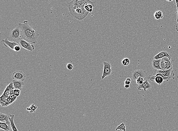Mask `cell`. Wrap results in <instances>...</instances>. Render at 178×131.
Instances as JSON below:
<instances>
[{
    "label": "cell",
    "mask_w": 178,
    "mask_h": 131,
    "mask_svg": "<svg viewBox=\"0 0 178 131\" xmlns=\"http://www.w3.org/2000/svg\"><path fill=\"white\" fill-rule=\"evenodd\" d=\"M173 1V0H172V1H167V2H172V1Z\"/></svg>",
    "instance_id": "cell-39"
},
{
    "label": "cell",
    "mask_w": 178,
    "mask_h": 131,
    "mask_svg": "<svg viewBox=\"0 0 178 131\" xmlns=\"http://www.w3.org/2000/svg\"><path fill=\"white\" fill-rule=\"evenodd\" d=\"M7 101H8V103H9L11 104H12L14 102V100L10 97L8 98V99H7Z\"/></svg>",
    "instance_id": "cell-32"
},
{
    "label": "cell",
    "mask_w": 178,
    "mask_h": 131,
    "mask_svg": "<svg viewBox=\"0 0 178 131\" xmlns=\"http://www.w3.org/2000/svg\"><path fill=\"white\" fill-rule=\"evenodd\" d=\"M158 73H160L164 77H169L170 79L174 78L175 74L174 71L173 70V68L166 70H158L155 69L153 75L155 76L156 74H158Z\"/></svg>",
    "instance_id": "cell-6"
},
{
    "label": "cell",
    "mask_w": 178,
    "mask_h": 131,
    "mask_svg": "<svg viewBox=\"0 0 178 131\" xmlns=\"http://www.w3.org/2000/svg\"><path fill=\"white\" fill-rule=\"evenodd\" d=\"M20 92H21V90H18V89H14V95L17 96V97H18L20 95Z\"/></svg>",
    "instance_id": "cell-28"
},
{
    "label": "cell",
    "mask_w": 178,
    "mask_h": 131,
    "mask_svg": "<svg viewBox=\"0 0 178 131\" xmlns=\"http://www.w3.org/2000/svg\"><path fill=\"white\" fill-rule=\"evenodd\" d=\"M10 131H13V130H12V129H11V130H10Z\"/></svg>",
    "instance_id": "cell-40"
},
{
    "label": "cell",
    "mask_w": 178,
    "mask_h": 131,
    "mask_svg": "<svg viewBox=\"0 0 178 131\" xmlns=\"http://www.w3.org/2000/svg\"><path fill=\"white\" fill-rule=\"evenodd\" d=\"M9 97V96H4L3 95L1 96L0 98V103L3 107H7L11 105L7 101V99Z\"/></svg>",
    "instance_id": "cell-16"
},
{
    "label": "cell",
    "mask_w": 178,
    "mask_h": 131,
    "mask_svg": "<svg viewBox=\"0 0 178 131\" xmlns=\"http://www.w3.org/2000/svg\"><path fill=\"white\" fill-rule=\"evenodd\" d=\"M88 4H92L94 7L97 6L95 1L92 2L89 0H73L69 2L68 5L78 6L84 7Z\"/></svg>",
    "instance_id": "cell-5"
},
{
    "label": "cell",
    "mask_w": 178,
    "mask_h": 131,
    "mask_svg": "<svg viewBox=\"0 0 178 131\" xmlns=\"http://www.w3.org/2000/svg\"><path fill=\"white\" fill-rule=\"evenodd\" d=\"M147 73L145 71L143 70H136L133 73L132 78L133 80L136 81L137 78L139 77H143L145 78L147 75Z\"/></svg>",
    "instance_id": "cell-10"
},
{
    "label": "cell",
    "mask_w": 178,
    "mask_h": 131,
    "mask_svg": "<svg viewBox=\"0 0 178 131\" xmlns=\"http://www.w3.org/2000/svg\"><path fill=\"white\" fill-rule=\"evenodd\" d=\"M116 130H122L123 131H126V126H125V124L124 123H121L119 126L117 127Z\"/></svg>",
    "instance_id": "cell-23"
},
{
    "label": "cell",
    "mask_w": 178,
    "mask_h": 131,
    "mask_svg": "<svg viewBox=\"0 0 178 131\" xmlns=\"http://www.w3.org/2000/svg\"><path fill=\"white\" fill-rule=\"evenodd\" d=\"M21 50V47H20V45H17L15 47H14V51L15 52H18Z\"/></svg>",
    "instance_id": "cell-29"
},
{
    "label": "cell",
    "mask_w": 178,
    "mask_h": 131,
    "mask_svg": "<svg viewBox=\"0 0 178 131\" xmlns=\"http://www.w3.org/2000/svg\"><path fill=\"white\" fill-rule=\"evenodd\" d=\"M154 16L156 20L162 19L163 18V13L160 11H156L154 14Z\"/></svg>",
    "instance_id": "cell-21"
},
{
    "label": "cell",
    "mask_w": 178,
    "mask_h": 131,
    "mask_svg": "<svg viewBox=\"0 0 178 131\" xmlns=\"http://www.w3.org/2000/svg\"><path fill=\"white\" fill-rule=\"evenodd\" d=\"M0 131H6L2 129H0Z\"/></svg>",
    "instance_id": "cell-38"
},
{
    "label": "cell",
    "mask_w": 178,
    "mask_h": 131,
    "mask_svg": "<svg viewBox=\"0 0 178 131\" xmlns=\"http://www.w3.org/2000/svg\"><path fill=\"white\" fill-rule=\"evenodd\" d=\"M70 16L72 18L81 21L87 16L89 13L86 11L84 7L78 6L68 5Z\"/></svg>",
    "instance_id": "cell-2"
},
{
    "label": "cell",
    "mask_w": 178,
    "mask_h": 131,
    "mask_svg": "<svg viewBox=\"0 0 178 131\" xmlns=\"http://www.w3.org/2000/svg\"><path fill=\"white\" fill-rule=\"evenodd\" d=\"M162 59L164 60L165 64L166 70L173 68V62H172L171 60L166 57H164Z\"/></svg>",
    "instance_id": "cell-17"
},
{
    "label": "cell",
    "mask_w": 178,
    "mask_h": 131,
    "mask_svg": "<svg viewBox=\"0 0 178 131\" xmlns=\"http://www.w3.org/2000/svg\"><path fill=\"white\" fill-rule=\"evenodd\" d=\"M152 88V86L150 83H149L148 80H147L144 81L142 84L138 86L137 87V90H141L142 89L144 90V92H146V90H149Z\"/></svg>",
    "instance_id": "cell-13"
},
{
    "label": "cell",
    "mask_w": 178,
    "mask_h": 131,
    "mask_svg": "<svg viewBox=\"0 0 178 131\" xmlns=\"http://www.w3.org/2000/svg\"><path fill=\"white\" fill-rule=\"evenodd\" d=\"M18 44L21 45L23 48L28 50L30 51H32L34 50V45L29 42H28L26 41L25 40L21 38L18 42Z\"/></svg>",
    "instance_id": "cell-8"
},
{
    "label": "cell",
    "mask_w": 178,
    "mask_h": 131,
    "mask_svg": "<svg viewBox=\"0 0 178 131\" xmlns=\"http://www.w3.org/2000/svg\"><path fill=\"white\" fill-rule=\"evenodd\" d=\"M6 122V123L10 127L11 126V121L9 119V116L8 115L5 114L1 112L0 113V122Z\"/></svg>",
    "instance_id": "cell-15"
},
{
    "label": "cell",
    "mask_w": 178,
    "mask_h": 131,
    "mask_svg": "<svg viewBox=\"0 0 178 131\" xmlns=\"http://www.w3.org/2000/svg\"><path fill=\"white\" fill-rule=\"evenodd\" d=\"M121 63L124 66H128L130 64V60L128 58H124L122 60Z\"/></svg>",
    "instance_id": "cell-25"
},
{
    "label": "cell",
    "mask_w": 178,
    "mask_h": 131,
    "mask_svg": "<svg viewBox=\"0 0 178 131\" xmlns=\"http://www.w3.org/2000/svg\"><path fill=\"white\" fill-rule=\"evenodd\" d=\"M176 31H177V32H178V22L177 23V24H176Z\"/></svg>",
    "instance_id": "cell-36"
},
{
    "label": "cell",
    "mask_w": 178,
    "mask_h": 131,
    "mask_svg": "<svg viewBox=\"0 0 178 131\" xmlns=\"http://www.w3.org/2000/svg\"><path fill=\"white\" fill-rule=\"evenodd\" d=\"M176 7H177V20H176V21H177V22H178V0H176Z\"/></svg>",
    "instance_id": "cell-33"
},
{
    "label": "cell",
    "mask_w": 178,
    "mask_h": 131,
    "mask_svg": "<svg viewBox=\"0 0 178 131\" xmlns=\"http://www.w3.org/2000/svg\"><path fill=\"white\" fill-rule=\"evenodd\" d=\"M165 57H167L170 60H171V54L167 51H162L158 54L157 55L155 56L154 59V60H161Z\"/></svg>",
    "instance_id": "cell-11"
},
{
    "label": "cell",
    "mask_w": 178,
    "mask_h": 131,
    "mask_svg": "<svg viewBox=\"0 0 178 131\" xmlns=\"http://www.w3.org/2000/svg\"><path fill=\"white\" fill-rule=\"evenodd\" d=\"M11 91L12 90H11V89L7 86L5 90L4 91V93L2 95H3L4 96H9L10 95H11Z\"/></svg>",
    "instance_id": "cell-24"
},
{
    "label": "cell",
    "mask_w": 178,
    "mask_h": 131,
    "mask_svg": "<svg viewBox=\"0 0 178 131\" xmlns=\"http://www.w3.org/2000/svg\"><path fill=\"white\" fill-rule=\"evenodd\" d=\"M130 87V85L125 84V85H124V87H125V89H129Z\"/></svg>",
    "instance_id": "cell-34"
},
{
    "label": "cell",
    "mask_w": 178,
    "mask_h": 131,
    "mask_svg": "<svg viewBox=\"0 0 178 131\" xmlns=\"http://www.w3.org/2000/svg\"><path fill=\"white\" fill-rule=\"evenodd\" d=\"M136 82H137V84L139 85V86L140 85L144 83V78L141 77H139V78L137 79Z\"/></svg>",
    "instance_id": "cell-26"
},
{
    "label": "cell",
    "mask_w": 178,
    "mask_h": 131,
    "mask_svg": "<svg viewBox=\"0 0 178 131\" xmlns=\"http://www.w3.org/2000/svg\"><path fill=\"white\" fill-rule=\"evenodd\" d=\"M94 7L93 5L92 4H88V5L85 6L84 8L88 12L92 13L93 11V8Z\"/></svg>",
    "instance_id": "cell-22"
},
{
    "label": "cell",
    "mask_w": 178,
    "mask_h": 131,
    "mask_svg": "<svg viewBox=\"0 0 178 131\" xmlns=\"http://www.w3.org/2000/svg\"><path fill=\"white\" fill-rule=\"evenodd\" d=\"M126 80H127V81H128L130 82H131V79H130V78H127L126 79Z\"/></svg>",
    "instance_id": "cell-37"
},
{
    "label": "cell",
    "mask_w": 178,
    "mask_h": 131,
    "mask_svg": "<svg viewBox=\"0 0 178 131\" xmlns=\"http://www.w3.org/2000/svg\"><path fill=\"white\" fill-rule=\"evenodd\" d=\"M18 26L21 29L22 38L32 44H37L39 34L29 25L28 21L20 23Z\"/></svg>",
    "instance_id": "cell-1"
},
{
    "label": "cell",
    "mask_w": 178,
    "mask_h": 131,
    "mask_svg": "<svg viewBox=\"0 0 178 131\" xmlns=\"http://www.w3.org/2000/svg\"><path fill=\"white\" fill-rule=\"evenodd\" d=\"M148 79L151 81L157 83L159 85H160L163 83L164 80L169 81L170 80V79L169 77H164L160 73H158L155 76H153V75H149L148 77Z\"/></svg>",
    "instance_id": "cell-3"
},
{
    "label": "cell",
    "mask_w": 178,
    "mask_h": 131,
    "mask_svg": "<svg viewBox=\"0 0 178 131\" xmlns=\"http://www.w3.org/2000/svg\"><path fill=\"white\" fill-rule=\"evenodd\" d=\"M131 83V82L127 81V80H125V84L130 85Z\"/></svg>",
    "instance_id": "cell-35"
},
{
    "label": "cell",
    "mask_w": 178,
    "mask_h": 131,
    "mask_svg": "<svg viewBox=\"0 0 178 131\" xmlns=\"http://www.w3.org/2000/svg\"><path fill=\"white\" fill-rule=\"evenodd\" d=\"M161 60H153L152 61V66L153 68H154L156 70H160L161 69L160 67V62L161 61Z\"/></svg>",
    "instance_id": "cell-18"
},
{
    "label": "cell",
    "mask_w": 178,
    "mask_h": 131,
    "mask_svg": "<svg viewBox=\"0 0 178 131\" xmlns=\"http://www.w3.org/2000/svg\"><path fill=\"white\" fill-rule=\"evenodd\" d=\"M0 128L6 131H10L11 129L10 127L5 122H0Z\"/></svg>",
    "instance_id": "cell-20"
},
{
    "label": "cell",
    "mask_w": 178,
    "mask_h": 131,
    "mask_svg": "<svg viewBox=\"0 0 178 131\" xmlns=\"http://www.w3.org/2000/svg\"><path fill=\"white\" fill-rule=\"evenodd\" d=\"M3 44L4 45L5 47H9L11 49L14 50V47L16 46L20 45V44H18V43L14 42H11L8 41L7 39H5L3 40L2 41Z\"/></svg>",
    "instance_id": "cell-12"
},
{
    "label": "cell",
    "mask_w": 178,
    "mask_h": 131,
    "mask_svg": "<svg viewBox=\"0 0 178 131\" xmlns=\"http://www.w3.org/2000/svg\"><path fill=\"white\" fill-rule=\"evenodd\" d=\"M103 65L104 68L103 73L102 76V80H103L107 76H111L112 71V69L110 63L105 61L103 62Z\"/></svg>",
    "instance_id": "cell-7"
},
{
    "label": "cell",
    "mask_w": 178,
    "mask_h": 131,
    "mask_svg": "<svg viewBox=\"0 0 178 131\" xmlns=\"http://www.w3.org/2000/svg\"><path fill=\"white\" fill-rule=\"evenodd\" d=\"M9 116V119L11 123V129H12L13 131H18V129H17L16 127L15 124H14V115L10 114L8 115Z\"/></svg>",
    "instance_id": "cell-19"
},
{
    "label": "cell",
    "mask_w": 178,
    "mask_h": 131,
    "mask_svg": "<svg viewBox=\"0 0 178 131\" xmlns=\"http://www.w3.org/2000/svg\"><path fill=\"white\" fill-rule=\"evenodd\" d=\"M66 67H67V68L68 69V70H71L73 69V65L71 63H69L67 64V65L66 66Z\"/></svg>",
    "instance_id": "cell-30"
},
{
    "label": "cell",
    "mask_w": 178,
    "mask_h": 131,
    "mask_svg": "<svg viewBox=\"0 0 178 131\" xmlns=\"http://www.w3.org/2000/svg\"><path fill=\"white\" fill-rule=\"evenodd\" d=\"M12 83L14 84V89H18L21 91L22 90L23 86L24 85V82L13 80Z\"/></svg>",
    "instance_id": "cell-14"
},
{
    "label": "cell",
    "mask_w": 178,
    "mask_h": 131,
    "mask_svg": "<svg viewBox=\"0 0 178 131\" xmlns=\"http://www.w3.org/2000/svg\"><path fill=\"white\" fill-rule=\"evenodd\" d=\"M160 67L162 70H166V66L164 62L162 59L161 60V61L160 62Z\"/></svg>",
    "instance_id": "cell-27"
},
{
    "label": "cell",
    "mask_w": 178,
    "mask_h": 131,
    "mask_svg": "<svg viewBox=\"0 0 178 131\" xmlns=\"http://www.w3.org/2000/svg\"><path fill=\"white\" fill-rule=\"evenodd\" d=\"M9 97L11 98L14 102L16 100L17 98V96H15V95H11L9 96Z\"/></svg>",
    "instance_id": "cell-31"
},
{
    "label": "cell",
    "mask_w": 178,
    "mask_h": 131,
    "mask_svg": "<svg viewBox=\"0 0 178 131\" xmlns=\"http://www.w3.org/2000/svg\"><path fill=\"white\" fill-rule=\"evenodd\" d=\"M10 37L14 42L18 43L19 41L22 38L21 29L18 26L11 30Z\"/></svg>",
    "instance_id": "cell-4"
},
{
    "label": "cell",
    "mask_w": 178,
    "mask_h": 131,
    "mask_svg": "<svg viewBox=\"0 0 178 131\" xmlns=\"http://www.w3.org/2000/svg\"><path fill=\"white\" fill-rule=\"evenodd\" d=\"M12 77L14 80L24 81L26 80V76L22 71H16L13 73Z\"/></svg>",
    "instance_id": "cell-9"
}]
</instances>
